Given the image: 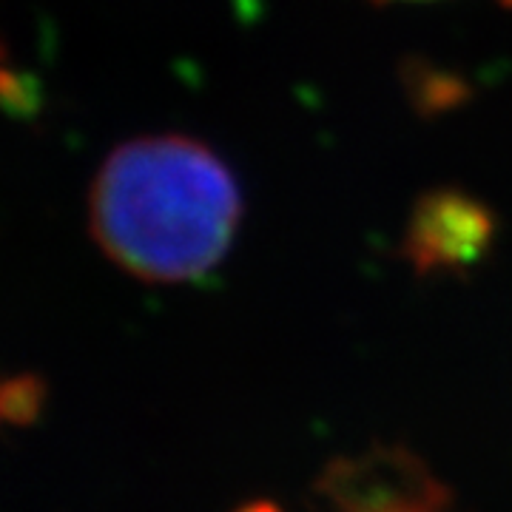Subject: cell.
Returning a JSON list of instances; mask_svg holds the SVG:
<instances>
[{
	"label": "cell",
	"mask_w": 512,
	"mask_h": 512,
	"mask_svg": "<svg viewBox=\"0 0 512 512\" xmlns=\"http://www.w3.org/2000/svg\"><path fill=\"white\" fill-rule=\"evenodd\" d=\"M242 191L217 151L185 134L137 137L97 171L92 237L114 265L154 285L194 282L228 256Z\"/></svg>",
	"instance_id": "1"
},
{
	"label": "cell",
	"mask_w": 512,
	"mask_h": 512,
	"mask_svg": "<svg viewBox=\"0 0 512 512\" xmlns=\"http://www.w3.org/2000/svg\"><path fill=\"white\" fill-rule=\"evenodd\" d=\"M322 493L336 512H456L419 458L390 447L336 461L322 478Z\"/></svg>",
	"instance_id": "2"
},
{
	"label": "cell",
	"mask_w": 512,
	"mask_h": 512,
	"mask_svg": "<svg viewBox=\"0 0 512 512\" xmlns=\"http://www.w3.org/2000/svg\"><path fill=\"white\" fill-rule=\"evenodd\" d=\"M493 239V217L461 191H436L416 202L407 222L404 254L416 271H453L487 254Z\"/></svg>",
	"instance_id": "3"
},
{
	"label": "cell",
	"mask_w": 512,
	"mask_h": 512,
	"mask_svg": "<svg viewBox=\"0 0 512 512\" xmlns=\"http://www.w3.org/2000/svg\"><path fill=\"white\" fill-rule=\"evenodd\" d=\"M501 3H504V6H512V0H501Z\"/></svg>",
	"instance_id": "4"
},
{
	"label": "cell",
	"mask_w": 512,
	"mask_h": 512,
	"mask_svg": "<svg viewBox=\"0 0 512 512\" xmlns=\"http://www.w3.org/2000/svg\"><path fill=\"white\" fill-rule=\"evenodd\" d=\"M259 512H262V510H259Z\"/></svg>",
	"instance_id": "5"
}]
</instances>
